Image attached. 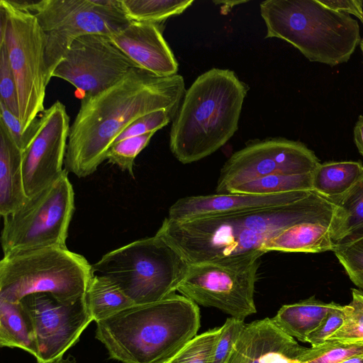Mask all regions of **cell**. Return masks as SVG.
Masks as SVG:
<instances>
[{"mask_svg":"<svg viewBox=\"0 0 363 363\" xmlns=\"http://www.w3.org/2000/svg\"><path fill=\"white\" fill-rule=\"evenodd\" d=\"M320 162L314 152L300 142L272 138L249 143L234 152L223 166L216 194L272 174L313 172Z\"/></svg>","mask_w":363,"mask_h":363,"instance_id":"obj_12","label":"cell"},{"mask_svg":"<svg viewBox=\"0 0 363 363\" xmlns=\"http://www.w3.org/2000/svg\"><path fill=\"white\" fill-rule=\"evenodd\" d=\"M65 172L18 210L3 217L1 244L4 256L20 251L67 247L74 211V193Z\"/></svg>","mask_w":363,"mask_h":363,"instance_id":"obj_9","label":"cell"},{"mask_svg":"<svg viewBox=\"0 0 363 363\" xmlns=\"http://www.w3.org/2000/svg\"><path fill=\"white\" fill-rule=\"evenodd\" d=\"M135 67H138L108 35L89 34L72 43L52 77L68 82L84 95H93L116 84Z\"/></svg>","mask_w":363,"mask_h":363,"instance_id":"obj_13","label":"cell"},{"mask_svg":"<svg viewBox=\"0 0 363 363\" xmlns=\"http://www.w3.org/2000/svg\"><path fill=\"white\" fill-rule=\"evenodd\" d=\"M188 267L180 252L155 234L108 252L92 270L115 283L135 305H143L175 294Z\"/></svg>","mask_w":363,"mask_h":363,"instance_id":"obj_6","label":"cell"},{"mask_svg":"<svg viewBox=\"0 0 363 363\" xmlns=\"http://www.w3.org/2000/svg\"><path fill=\"white\" fill-rule=\"evenodd\" d=\"M0 346L20 348L38 357L35 331L21 301L0 299Z\"/></svg>","mask_w":363,"mask_h":363,"instance_id":"obj_23","label":"cell"},{"mask_svg":"<svg viewBox=\"0 0 363 363\" xmlns=\"http://www.w3.org/2000/svg\"><path fill=\"white\" fill-rule=\"evenodd\" d=\"M337 305L335 302L325 303L313 296L295 303L282 306L271 320L285 334L306 342L307 336Z\"/></svg>","mask_w":363,"mask_h":363,"instance_id":"obj_21","label":"cell"},{"mask_svg":"<svg viewBox=\"0 0 363 363\" xmlns=\"http://www.w3.org/2000/svg\"><path fill=\"white\" fill-rule=\"evenodd\" d=\"M334 202L311 193L294 203L185 221L165 218L156 234L189 264L264 254L262 245L283 230L311 223L330 226Z\"/></svg>","mask_w":363,"mask_h":363,"instance_id":"obj_2","label":"cell"},{"mask_svg":"<svg viewBox=\"0 0 363 363\" xmlns=\"http://www.w3.org/2000/svg\"><path fill=\"white\" fill-rule=\"evenodd\" d=\"M362 363H363V362Z\"/></svg>","mask_w":363,"mask_h":363,"instance_id":"obj_43","label":"cell"},{"mask_svg":"<svg viewBox=\"0 0 363 363\" xmlns=\"http://www.w3.org/2000/svg\"><path fill=\"white\" fill-rule=\"evenodd\" d=\"M70 126L66 108L58 100L38 118L35 135L22 151L24 187L28 198L54 183L65 172L62 165Z\"/></svg>","mask_w":363,"mask_h":363,"instance_id":"obj_15","label":"cell"},{"mask_svg":"<svg viewBox=\"0 0 363 363\" xmlns=\"http://www.w3.org/2000/svg\"><path fill=\"white\" fill-rule=\"evenodd\" d=\"M0 101L16 116H19L17 88L4 44L0 46Z\"/></svg>","mask_w":363,"mask_h":363,"instance_id":"obj_35","label":"cell"},{"mask_svg":"<svg viewBox=\"0 0 363 363\" xmlns=\"http://www.w3.org/2000/svg\"><path fill=\"white\" fill-rule=\"evenodd\" d=\"M155 132L129 138L113 143L106 153V160L128 172L134 178V162L138 154L149 144Z\"/></svg>","mask_w":363,"mask_h":363,"instance_id":"obj_30","label":"cell"},{"mask_svg":"<svg viewBox=\"0 0 363 363\" xmlns=\"http://www.w3.org/2000/svg\"><path fill=\"white\" fill-rule=\"evenodd\" d=\"M354 139L359 153L363 156V116H359L354 128Z\"/></svg>","mask_w":363,"mask_h":363,"instance_id":"obj_39","label":"cell"},{"mask_svg":"<svg viewBox=\"0 0 363 363\" xmlns=\"http://www.w3.org/2000/svg\"><path fill=\"white\" fill-rule=\"evenodd\" d=\"M35 335L38 363H49L63 357L93 321L84 297L73 303H63L52 296L38 293L21 301Z\"/></svg>","mask_w":363,"mask_h":363,"instance_id":"obj_14","label":"cell"},{"mask_svg":"<svg viewBox=\"0 0 363 363\" xmlns=\"http://www.w3.org/2000/svg\"><path fill=\"white\" fill-rule=\"evenodd\" d=\"M193 0H121L125 16L130 21L163 23L181 14Z\"/></svg>","mask_w":363,"mask_h":363,"instance_id":"obj_27","label":"cell"},{"mask_svg":"<svg viewBox=\"0 0 363 363\" xmlns=\"http://www.w3.org/2000/svg\"><path fill=\"white\" fill-rule=\"evenodd\" d=\"M93 275L92 264L67 247L13 252L0 262V299L20 302L28 295L44 293L73 303L84 297Z\"/></svg>","mask_w":363,"mask_h":363,"instance_id":"obj_7","label":"cell"},{"mask_svg":"<svg viewBox=\"0 0 363 363\" xmlns=\"http://www.w3.org/2000/svg\"><path fill=\"white\" fill-rule=\"evenodd\" d=\"M245 325L244 320L228 318L220 326L221 330L214 346L209 363H225Z\"/></svg>","mask_w":363,"mask_h":363,"instance_id":"obj_33","label":"cell"},{"mask_svg":"<svg viewBox=\"0 0 363 363\" xmlns=\"http://www.w3.org/2000/svg\"><path fill=\"white\" fill-rule=\"evenodd\" d=\"M8 15L3 44L6 47L15 78L19 116L25 133L45 109L47 77L46 36L35 16L18 1L0 0Z\"/></svg>","mask_w":363,"mask_h":363,"instance_id":"obj_10","label":"cell"},{"mask_svg":"<svg viewBox=\"0 0 363 363\" xmlns=\"http://www.w3.org/2000/svg\"><path fill=\"white\" fill-rule=\"evenodd\" d=\"M84 298L89 312L96 323L135 306L122 290L106 277H91Z\"/></svg>","mask_w":363,"mask_h":363,"instance_id":"obj_25","label":"cell"},{"mask_svg":"<svg viewBox=\"0 0 363 363\" xmlns=\"http://www.w3.org/2000/svg\"><path fill=\"white\" fill-rule=\"evenodd\" d=\"M221 327L196 335L166 363H209Z\"/></svg>","mask_w":363,"mask_h":363,"instance_id":"obj_29","label":"cell"},{"mask_svg":"<svg viewBox=\"0 0 363 363\" xmlns=\"http://www.w3.org/2000/svg\"><path fill=\"white\" fill-rule=\"evenodd\" d=\"M359 45H360V48H361V50H362V54H363V38L360 40Z\"/></svg>","mask_w":363,"mask_h":363,"instance_id":"obj_42","label":"cell"},{"mask_svg":"<svg viewBox=\"0 0 363 363\" xmlns=\"http://www.w3.org/2000/svg\"><path fill=\"white\" fill-rule=\"evenodd\" d=\"M323 5L338 13L353 15L363 23V1L361 0H318Z\"/></svg>","mask_w":363,"mask_h":363,"instance_id":"obj_38","label":"cell"},{"mask_svg":"<svg viewBox=\"0 0 363 363\" xmlns=\"http://www.w3.org/2000/svg\"><path fill=\"white\" fill-rule=\"evenodd\" d=\"M306 349L265 318L245 324L225 363H295Z\"/></svg>","mask_w":363,"mask_h":363,"instance_id":"obj_17","label":"cell"},{"mask_svg":"<svg viewBox=\"0 0 363 363\" xmlns=\"http://www.w3.org/2000/svg\"><path fill=\"white\" fill-rule=\"evenodd\" d=\"M352 296L343 325L327 340L363 343V291L352 289Z\"/></svg>","mask_w":363,"mask_h":363,"instance_id":"obj_31","label":"cell"},{"mask_svg":"<svg viewBox=\"0 0 363 363\" xmlns=\"http://www.w3.org/2000/svg\"><path fill=\"white\" fill-rule=\"evenodd\" d=\"M162 23L130 21L108 37L139 68L157 77L177 74L178 62L163 36Z\"/></svg>","mask_w":363,"mask_h":363,"instance_id":"obj_16","label":"cell"},{"mask_svg":"<svg viewBox=\"0 0 363 363\" xmlns=\"http://www.w3.org/2000/svg\"><path fill=\"white\" fill-rule=\"evenodd\" d=\"M313 192L299 191L270 195L227 193L186 196L171 206L167 218L174 221H185L284 205L305 199Z\"/></svg>","mask_w":363,"mask_h":363,"instance_id":"obj_18","label":"cell"},{"mask_svg":"<svg viewBox=\"0 0 363 363\" xmlns=\"http://www.w3.org/2000/svg\"><path fill=\"white\" fill-rule=\"evenodd\" d=\"M49 363H76V359L73 356L69 354L67 358L61 357Z\"/></svg>","mask_w":363,"mask_h":363,"instance_id":"obj_41","label":"cell"},{"mask_svg":"<svg viewBox=\"0 0 363 363\" xmlns=\"http://www.w3.org/2000/svg\"><path fill=\"white\" fill-rule=\"evenodd\" d=\"M8 23V15L3 6L0 5V46L3 45L5 39Z\"/></svg>","mask_w":363,"mask_h":363,"instance_id":"obj_40","label":"cell"},{"mask_svg":"<svg viewBox=\"0 0 363 363\" xmlns=\"http://www.w3.org/2000/svg\"><path fill=\"white\" fill-rule=\"evenodd\" d=\"M22 168V151L0 120V213L4 217L28 201Z\"/></svg>","mask_w":363,"mask_h":363,"instance_id":"obj_19","label":"cell"},{"mask_svg":"<svg viewBox=\"0 0 363 363\" xmlns=\"http://www.w3.org/2000/svg\"><path fill=\"white\" fill-rule=\"evenodd\" d=\"M247 92L232 70L213 68L199 76L186 90L172 123L173 155L189 164L223 146L238 130Z\"/></svg>","mask_w":363,"mask_h":363,"instance_id":"obj_4","label":"cell"},{"mask_svg":"<svg viewBox=\"0 0 363 363\" xmlns=\"http://www.w3.org/2000/svg\"><path fill=\"white\" fill-rule=\"evenodd\" d=\"M18 3L30 11L46 36L45 52L48 82L72 43L89 34L110 35L130 21L121 0H41Z\"/></svg>","mask_w":363,"mask_h":363,"instance_id":"obj_8","label":"cell"},{"mask_svg":"<svg viewBox=\"0 0 363 363\" xmlns=\"http://www.w3.org/2000/svg\"><path fill=\"white\" fill-rule=\"evenodd\" d=\"M264 38H279L311 62L335 66L349 60L361 40L359 26L350 15L318 0H267L259 5Z\"/></svg>","mask_w":363,"mask_h":363,"instance_id":"obj_5","label":"cell"},{"mask_svg":"<svg viewBox=\"0 0 363 363\" xmlns=\"http://www.w3.org/2000/svg\"><path fill=\"white\" fill-rule=\"evenodd\" d=\"M347 306L338 304L331 310L323 319L320 325L306 337V342L312 347L324 343L343 325L346 315Z\"/></svg>","mask_w":363,"mask_h":363,"instance_id":"obj_36","label":"cell"},{"mask_svg":"<svg viewBox=\"0 0 363 363\" xmlns=\"http://www.w3.org/2000/svg\"><path fill=\"white\" fill-rule=\"evenodd\" d=\"M333 251L351 281L363 291V238Z\"/></svg>","mask_w":363,"mask_h":363,"instance_id":"obj_32","label":"cell"},{"mask_svg":"<svg viewBox=\"0 0 363 363\" xmlns=\"http://www.w3.org/2000/svg\"><path fill=\"white\" fill-rule=\"evenodd\" d=\"M177 113L167 109H161L143 116L127 127L114 143L150 132L155 133L172 121Z\"/></svg>","mask_w":363,"mask_h":363,"instance_id":"obj_34","label":"cell"},{"mask_svg":"<svg viewBox=\"0 0 363 363\" xmlns=\"http://www.w3.org/2000/svg\"><path fill=\"white\" fill-rule=\"evenodd\" d=\"M329 228L325 224L311 223L292 225L267 241L262 251L317 253L333 250Z\"/></svg>","mask_w":363,"mask_h":363,"instance_id":"obj_22","label":"cell"},{"mask_svg":"<svg viewBox=\"0 0 363 363\" xmlns=\"http://www.w3.org/2000/svg\"><path fill=\"white\" fill-rule=\"evenodd\" d=\"M299 191H313L312 172L268 175L233 187L227 193L270 195Z\"/></svg>","mask_w":363,"mask_h":363,"instance_id":"obj_26","label":"cell"},{"mask_svg":"<svg viewBox=\"0 0 363 363\" xmlns=\"http://www.w3.org/2000/svg\"><path fill=\"white\" fill-rule=\"evenodd\" d=\"M185 92L179 74L161 77L135 67L111 87L84 95L70 126L65 169L79 178L92 174L127 127L161 109L177 112Z\"/></svg>","mask_w":363,"mask_h":363,"instance_id":"obj_1","label":"cell"},{"mask_svg":"<svg viewBox=\"0 0 363 363\" xmlns=\"http://www.w3.org/2000/svg\"><path fill=\"white\" fill-rule=\"evenodd\" d=\"M332 201L335 209L329 228L333 249L363 238V174L350 190Z\"/></svg>","mask_w":363,"mask_h":363,"instance_id":"obj_20","label":"cell"},{"mask_svg":"<svg viewBox=\"0 0 363 363\" xmlns=\"http://www.w3.org/2000/svg\"><path fill=\"white\" fill-rule=\"evenodd\" d=\"M360 356H363L362 342L326 340L317 347H306L295 363H342Z\"/></svg>","mask_w":363,"mask_h":363,"instance_id":"obj_28","label":"cell"},{"mask_svg":"<svg viewBox=\"0 0 363 363\" xmlns=\"http://www.w3.org/2000/svg\"><path fill=\"white\" fill-rule=\"evenodd\" d=\"M200 310L176 293L96 323L95 337L121 363H166L197 334Z\"/></svg>","mask_w":363,"mask_h":363,"instance_id":"obj_3","label":"cell"},{"mask_svg":"<svg viewBox=\"0 0 363 363\" xmlns=\"http://www.w3.org/2000/svg\"><path fill=\"white\" fill-rule=\"evenodd\" d=\"M362 174L359 162L320 163L312 172L313 191L330 200L337 199L350 190Z\"/></svg>","mask_w":363,"mask_h":363,"instance_id":"obj_24","label":"cell"},{"mask_svg":"<svg viewBox=\"0 0 363 363\" xmlns=\"http://www.w3.org/2000/svg\"><path fill=\"white\" fill-rule=\"evenodd\" d=\"M262 255L189 264L177 291L197 305L244 320L257 312L255 285Z\"/></svg>","mask_w":363,"mask_h":363,"instance_id":"obj_11","label":"cell"},{"mask_svg":"<svg viewBox=\"0 0 363 363\" xmlns=\"http://www.w3.org/2000/svg\"><path fill=\"white\" fill-rule=\"evenodd\" d=\"M0 110V120L7 128L17 146L23 151L28 145L35 135L38 127V118L33 121L30 128L24 133L18 118L11 112L1 101Z\"/></svg>","mask_w":363,"mask_h":363,"instance_id":"obj_37","label":"cell"}]
</instances>
